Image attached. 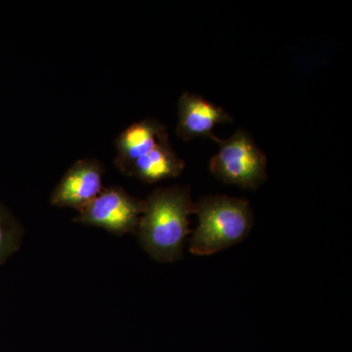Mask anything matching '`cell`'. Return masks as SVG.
I'll return each mask as SVG.
<instances>
[{
  "mask_svg": "<svg viewBox=\"0 0 352 352\" xmlns=\"http://www.w3.org/2000/svg\"><path fill=\"white\" fill-rule=\"evenodd\" d=\"M168 138V129L160 120L145 119L133 122L116 139L115 166L126 175L132 164Z\"/></svg>",
  "mask_w": 352,
  "mask_h": 352,
  "instance_id": "cell-7",
  "label": "cell"
},
{
  "mask_svg": "<svg viewBox=\"0 0 352 352\" xmlns=\"http://www.w3.org/2000/svg\"><path fill=\"white\" fill-rule=\"evenodd\" d=\"M105 166L87 157L75 162L57 183L50 196L51 205L80 212L101 193Z\"/></svg>",
  "mask_w": 352,
  "mask_h": 352,
  "instance_id": "cell-5",
  "label": "cell"
},
{
  "mask_svg": "<svg viewBox=\"0 0 352 352\" xmlns=\"http://www.w3.org/2000/svg\"><path fill=\"white\" fill-rule=\"evenodd\" d=\"M185 162L173 151L170 138L164 139L151 152L132 164L126 175L152 184L178 177L184 170Z\"/></svg>",
  "mask_w": 352,
  "mask_h": 352,
  "instance_id": "cell-8",
  "label": "cell"
},
{
  "mask_svg": "<svg viewBox=\"0 0 352 352\" xmlns=\"http://www.w3.org/2000/svg\"><path fill=\"white\" fill-rule=\"evenodd\" d=\"M176 134L184 141L207 138L217 142L215 126L229 124L233 118L223 108L206 100L200 95L184 92L177 103Z\"/></svg>",
  "mask_w": 352,
  "mask_h": 352,
  "instance_id": "cell-6",
  "label": "cell"
},
{
  "mask_svg": "<svg viewBox=\"0 0 352 352\" xmlns=\"http://www.w3.org/2000/svg\"><path fill=\"white\" fill-rule=\"evenodd\" d=\"M23 234L18 220L0 203V265L19 250Z\"/></svg>",
  "mask_w": 352,
  "mask_h": 352,
  "instance_id": "cell-9",
  "label": "cell"
},
{
  "mask_svg": "<svg viewBox=\"0 0 352 352\" xmlns=\"http://www.w3.org/2000/svg\"><path fill=\"white\" fill-rule=\"evenodd\" d=\"M194 208L195 203L188 186L154 190L144 200L136 231L142 249L162 263L182 258L190 233L189 217L194 214Z\"/></svg>",
  "mask_w": 352,
  "mask_h": 352,
  "instance_id": "cell-1",
  "label": "cell"
},
{
  "mask_svg": "<svg viewBox=\"0 0 352 352\" xmlns=\"http://www.w3.org/2000/svg\"><path fill=\"white\" fill-rule=\"evenodd\" d=\"M217 143L219 151L210 160V170L220 182L256 190L267 180V159L247 131L239 129Z\"/></svg>",
  "mask_w": 352,
  "mask_h": 352,
  "instance_id": "cell-3",
  "label": "cell"
},
{
  "mask_svg": "<svg viewBox=\"0 0 352 352\" xmlns=\"http://www.w3.org/2000/svg\"><path fill=\"white\" fill-rule=\"evenodd\" d=\"M143 210L144 200L129 195L122 187H108L78 212L75 221L122 236L136 233Z\"/></svg>",
  "mask_w": 352,
  "mask_h": 352,
  "instance_id": "cell-4",
  "label": "cell"
},
{
  "mask_svg": "<svg viewBox=\"0 0 352 352\" xmlns=\"http://www.w3.org/2000/svg\"><path fill=\"white\" fill-rule=\"evenodd\" d=\"M194 214L199 222L189 251L197 256H210L239 244L254 226V212L245 199L204 197L195 203Z\"/></svg>",
  "mask_w": 352,
  "mask_h": 352,
  "instance_id": "cell-2",
  "label": "cell"
}]
</instances>
